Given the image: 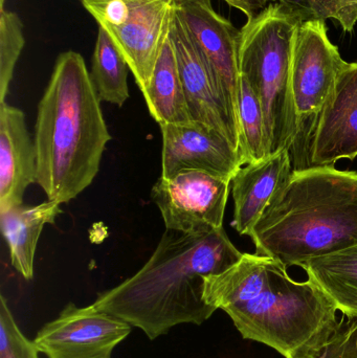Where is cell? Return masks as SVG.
<instances>
[{"label":"cell","instance_id":"obj_16","mask_svg":"<svg viewBox=\"0 0 357 358\" xmlns=\"http://www.w3.org/2000/svg\"><path fill=\"white\" fill-rule=\"evenodd\" d=\"M59 202L48 200L37 206H13L0 210L4 239L10 248L13 267L24 278H34V261L38 240L46 224H54L62 213Z\"/></svg>","mask_w":357,"mask_h":358},{"label":"cell","instance_id":"obj_21","mask_svg":"<svg viewBox=\"0 0 357 358\" xmlns=\"http://www.w3.org/2000/svg\"><path fill=\"white\" fill-rule=\"evenodd\" d=\"M6 0H0V103L6 102L15 67L25 45L20 17L6 10Z\"/></svg>","mask_w":357,"mask_h":358},{"label":"cell","instance_id":"obj_19","mask_svg":"<svg viewBox=\"0 0 357 358\" xmlns=\"http://www.w3.org/2000/svg\"><path fill=\"white\" fill-rule=\"evenodd\" d=\"M129 66L106 31L99 27L92 56V79L101 101L122 107L129 99Z\"/></svg>","mask_w":357,"mask_h":358},{"label":"cell","instance_id":"obj_8","mask_svg":"<svg viewBox=\"0 0 357 358\" xmlns=\"http://www.w3.org/2000/svg\"><path fill=\"white\" fill-rule=\"evenodd\" d=\"M170 38L191 119L220 132L241 153L239 124L224 83L177 10Z\"/></svg>","mask_w":357,"mask_h":358},{"label":"cell","instance_id":"obj_24","mask_svg":"<svg viewBox=\"0 0 357 358\" xmlns=\"http://www.w3.org/2000/svg\"><path fill=\"white\" fill-rule=\"evenodd\" d=\"M286 2L303 10L308 18L326 21L327 19H335L337 16V0H286Z\"/></svg>","mask_w":357,"mask_h":358},{"label":"cell","instance_id":"obj_1","mask_svg":"<svg viewBox=\"0 0 357 358\" xmlns=\"http://www.w3.org/2000/svg\"><path fill=\"white\" fill-rule=\"evenodd\" d=\"M203 299L224 310L243 338L285 358H314L341 324L312 279L296 281L282 263L257 254L245 252L224 273L205 277Z\"/></svg>","mask_w":357,"mask_h":358},{"label":"cell","instance_id":"obj_20","mask_svg":"<svg viewBox=\"0 0 357 358\" xmlns=\"http://www.w3.org/2000/svg\"><path fill=\"white\" fill-rule=\"evenodd\" d=\"M240 150L245 165L268 155L265 121L259 98L249 81L240 75L238 99Z\"/></svg>","mask_w":357,"mask_h":358},{"label":"cell","instance_id":"obj_7","mask_svg":"<svg viewBox=\"0 0 357 358\" xmlns=\"http://www.w3.org/2000/svg\"><path fill=\"white\" fill-rule=\"evenodd\" d=\"M123 55L140 92L148 88L176 15L172 0H81Z\"/></svg>","mask_w":357,"mask_h":358},{"label":"cell","instance_id":"obj_22","mask_svg":"<svg viewBox=\"0 0 357 358\" xmlns=\"http://www.w3.org/2000/svg\"><path fill=\"white\" fill-rule=\"evenodd\" d=\"M39 353L19 329L6 299L0 296V358H40Z\"/></svg>","mask_w":357,"mask_h":358},{"label":"cell","instance_id":"obj_14","mask_svg":"<svg viewBox=\"0 0 357 358\" xmlns=\"http://www.w3.org/2000/svg\"><path fill=\"white\" fill-rule=\"evenodd\" d=\"M293 173L289 149L268 155L261 161L247 164L232 179L234 218L232 227L240 235L249 236L275 196Z\"/></svg>","mask_w":357,"mask_h":358},{"label":"cell","instance_id":"obj_12","mask_svg":"<svg viewBox=\"0 0 357 358\" xmlns=\"http://www.w3.org/2000/svg\"><path fill=\"white\" fill-rule=\"evenodd\" d=\"M357 157V61L342 71L323 110L310 149V167L335 166Z\"/></svg>","mask_w":357,"mask_h":358},{"label":"cell","instance_id":"obj_27","mask_svg":"<svg viewBox=\"0 0 357 358\" xmlns=\"http://www.w3.org/2000/svg\"><path fill=\"white\" fill-rule=\"evenodd\" d=\"M175 3L176 8H180L186 4L192 3V2H207L211 3V0H172Z\"/></svg>","mask_w":357,"mask_h":358},{"label":"cell","instance_id":"obj_23","mask_svg":"<svg viewBox=\"0 0 357 358\" xmlns=\"http://www.w3.org/2000/svg\"><path fill=\"white\" fill-rule=\"evenodd\" d=\"M314 358H357V319H342L335 336Z\"/></svg>","mask_w":357,"mask_h":358},{"label":"cell","instance_id":"obj_25","mask_svg":"<svg viewBox=\"0 0 357 358\" xmlns=\"http://www.w3.org/2000/svg\"><path fill=\"white\" fill-rule=\"evenodd\" d=\"M335 20L345 33H352L357 23V0H337Z\"/></svg>","mask_w":357,"mask_h":358},{"label":"cell","instance_id":"obj_6","mask_svg":"<svg viewBox=\"0 0 357 358\" xmlns=\"http://www.w3.org/2000/svg\"><path fill=\"white\" fill-rule=\"evenodd\" d=\"M348 62L328 37L326 21H302L293 38L291 85L298 136L291 149L293 171L310 168V149L323 110Z\"/></svg>","mask_w":357,"mask_h":358},{"label":"cell","instance_id":"obj_13","mask_svg":"<svg viewBox=\"0 0 357 358\" xmlns=\"http://www.w3.org/2000/svg\"><path fill=\"white\" fill-rule=\"evenodd\" d=\"M177 10L201 50L215 67L238 121L240 29H237L231 21L218 14L212 6V2H192Z\"/></svg>","mask_w":357,"mask_h":358},{"label":"cell","instance_id":"obj_15","mask_svg":"<svg viewBox=\"0 0 357 358\" xmlns=\"http://www.w3.org/2000/svg\"><path fill=\"white\" fill-rule=\"evenodd\" d=\"M37 182V157L21 109L0 103V210L20 206Z\"/></svg>","mask_w":357,"mask_h":358},{"label":"cell","instance_id":"obj_10","mask_svg":"<svg viewBox=\"0 0 357 358\" xmlns=\"http://www.w3.org/2000/svg\"><path fill=\"white\" fill-rule=\"evenodd\" d=\"M131 328L94 304L68 303L56 319L42 326L34 343L46 358H112Z\"/></svg>","mask_w":357,"mask_h":358},{"label":"cell","instance_id":"obj_18","mask_svg":"<svg viewBox=\"0 0 357 358\" xmlns=\"http://www.w3.org/2000/svg\"><path fill=\"white\" fill-rule=\"evenodd\" d=\"M143 96L151 117L159 125L193 123L170 37Z\"/></svg>","mask_w":357,"mask_h":358},{"label":"cell","instance_id":"obj_11","mask_svg":"<svg viewBox=\"0 0 357 358\" xmlns=\"http://www.w3.org/2000/svg\"><path fill=\"white\" fill-rule=\"evenodd\" d=\"M161 178L203 171L232 180L245 165L240 151L220 132L203 124H161Z\"/></svg>","mask_w":357,"mask_h":358},{"label":"cell","instance_id":"obj_9","mask_svg":"<svg viewBox=\"0 0 357 358\" xmlns=\"http://www.w3.org/2000/svg\"><path fill=\"white\" fill-rule=\"evenodd\" d=\"M232 180L203 171L159 178L151 189L166 229L184 234L209 233L224 227Z\"/></svg>","mask_w":357,"mask_h":358},{"label":"cell","instance_id":"obj_3","mask_svg":"<svg viewBox=\"0 0 357 358\" xmlns=\"http://www.w3.org/2000/svg\"><path fill=\"white\" fill-rule=\"evenodd\" d=\"M102 101L79 52L59 55L38 105L37 183L48 200L66 203L92 185L111 140Z\"/></svg>","mask_w":357,"mask_h":358},{"label":"cell","instance_id":"obj_5","mask_svg":"<svg viewBox=\"0 0 357 358\" xmlns=\"http://www.w3.org/2000/svg\"><path fill=\"white\" fill-rule=\"evenodd\" d=\"M305 13L293 4L274 2L247 21L239 34L238 65L259 98L265 121L268 155L291 151L298 119L291 85L293 38Z\"/></svg>","mask_w":357,"mask_h":358},{"label":"cell","instance_id":"obj_17","mask_svg":"<svg viewBox=\"0 0 357 358\" xmlns=\"http://www.w3.org/2000/svg\"><path fill=\"white\" fill-rule=\"evenodd\" d=\"M308 278L348 319H357V243L302 265Z\"/></svg>","mask_w":357,"mask_h":358},{"label":"cell","instance_id":"obj_26","mask_svg":"<svg viewBox=\"0 0 357 358\" xmlns=\"http://www.w3.org/2000/svg\"><path fill=\"white\" fill-rule=\"evenodd\" d=\"M224 1L228 2L233 8L241 10L247 17V20L255 18L258 15L261 14L264 10L268 8V6L274 2L287 3L286 0H224Z\"/></svg>","mask_w":357,"mask_h":358},{"label":"cell","instance_id":"obj_2","mask_svg":"<svg viewBox=\"0 0 357 358\" xmlns=\"http://www.w3.org/2000/svg\"><path fill=\"white\" fill-rule=\"evenodd\" d=\"M242 255L224 227L201 234L166 229L146 264L99 292L94 306L142 330L150 341L176 326L203 325L217 310L203 299L205 278L224 273Z\"/></svg>","mask_w":357,"mask_h":358},{"label":"cell","instance_id":"obj_4","mask_svg":"<svg viewBox=\"0 0 357 358\" xmlns=\"http://www.w3.org/2000/svg\"><path fill=\"white\" fill-rule=\"evenodd\" d=\"M249 237L256 254L300 266L357 243V172L335 166L293 171Z\"/></svg>","mask_w":357,"mask_h":358}]
</instances>
